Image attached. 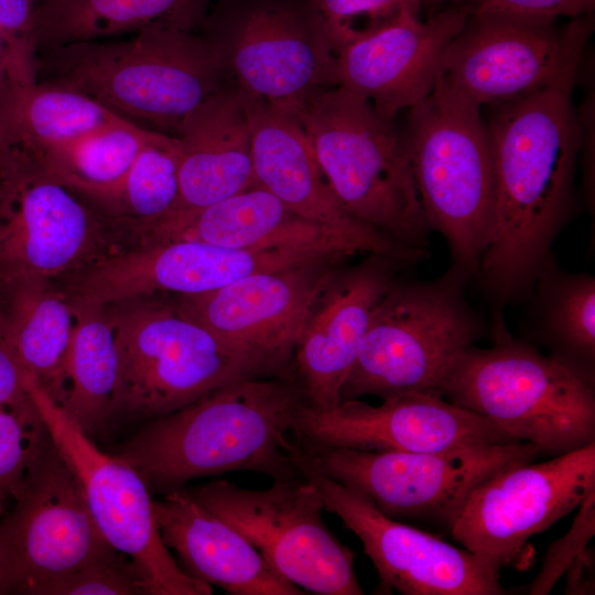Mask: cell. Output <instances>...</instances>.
Returning a JSON list of instances; mask_svg holds the SVG:
<instances>
[{
    "label": "cell",
    "instance_id": "cell-7",
    "mask_svg": "<svg viewBox=\"0 0 595 595\" xmlns=\"http://www.w3.org/2000/svg\"><path fill=\"white\" fill-rule=\"evenodd\" d=\"M470 278L454 264L434 280L394 278L372 310L339 402L407 393L443 398L446 376L482 333L465 298Z\"/></svg>",
    "mask_w": 595,
    "mask_h": 595
},
{
    "label": "cell",
    "instance_id": "cell-4",
    "mask_svg": "<svg viewBox=\"0 0 595 595\" xmlns=\"http://www.w3.org/2000/svg\"><path fill=\"white\" fill-rule=\"evenodd\" d=\"M293 113L345 210L390 241L429 252L431 229L394 121L342 86L314 93Z\"/></svg>",
    "mask_w": 595,
    "mask_h": 595
},
{
    "label": "cell",
    "instance_id": "cell-17",
    "mask_svg": "<svg viewBox=\"0 0 595 595\" xmlns=\"http://www.w3.org/2000/svg\"><path fill=\"white\" fill-rule=\"evenodd\" d=\"M332 257L347 258L339 252L309 248L238 249L195 240L142 244L74 274L66 295L101 306L156 293L194 295L250 274Z\"/></svg>",
    "mask_w": 595,
    "mask_h": 595
},
{
    "label": "cell",
    "instance_id": "cell-20",
    "mask_svg": "<svg viewBox=\"0 0 595 595\" xmlns=\"http://www.w3.org/2000/svg\"><path fill=\"white\" fill-rule=\"evenodd\" d=\"M293 434L328 446L391 452H440L516 441L487 418L423 393L400 394L379 405L351 399L331 410L307 403L296 414Z\"/></svg>",
    "mask_w": 595,
    "mask_h": 595
},
{
    "label": "cell",
    "instance_id": "cell-16",
    "mask_svg": "<svg viewBox=\"0 0 595 595\" xmlns=\"http://www.w3.org/2000/svg\"><path fill=\"white\" fill-rule=\"evenodd\" d=\"M595 490V442L552 459L527 462L478 485L451 534L499 573L527 540L576 509Z\"/></svg>",
    "mask_w": 595,
    "mask_h": 595
},
{
    "label": "cell",
    "instance_id": "cell-15",
    "mask_svg": "<svg viewBox=\"0 0 595 595\" xmlns=\"http://www.w3.org/2000/svg\"><path fill=\"white\" fill-rule=\"evenodd\" d=\"M592 32L591 14L563 28L469 17L447 50L441 77L480 108L574 86Z\"/></svg>",
    "mask_w": 595,
    "mask_h": 595
},
{
    "label": "cell",
    "instance_id": "cell-43",
    "mask_svg": "<svg viewBox=\"0 0 595 595\" xmlns=\"http://www.w3.org/2000/svg\"><path fill=\"white\" fill-rule=\"evenodd\" d=\"M445 1H463V0H422V7L433 6V4L442 3Z\"/></svg>",
    "mask_w": 595,
    "mask_h": 595
},
{
    "label": "cell",
    "instance_id": "cell-19",
    "mask_svg": "<svg viewBox=\"0 0 595 595\" xmlns=\"http://www.w3.org/2000/svg\"><path fill=\"white\" fill-rule=\"evenodd\" d=\"M344 260L332 257L250 274L210 292L178 296L175 305L227 343L292 374L312 306Z\"/></svg>",
    "mask_w": 595,
    "mask_h": 595
},
{
    "label": "cell",
    "instance_id": "cell-27",
    "mask_svg": "<svg viewBox=\"0 0 595 595\" xmlns=\"http://www.w3.org/2000/svg\"><path fill=\"white\" fill-rule=\"evenodd\" d=\"M73 328L69 300L51 282L0 289V339L58 404L66 393L65 364Z\"/></svg>",
    "mask_w": 595,
    "mask_h": 595
},
{
    "label": "cell",
    "instance_id": "cell-40",
    "mask_svg": "<svg viewBox=\"0 0 595 595\" xmlns=\"http://www.w3.org/2000/svg\"><path fill=\"white\" fill-rule=\"evenodd\" d=\"M32 403L22 367L0 339V408H21Z\"/></svg>",
    "mask_w": 595,
    "mask_h": 595
},
{
    "label": "cell",
    "instance_id": "cell-23",
    "mask_svg": "<svg viewBox=\"0 0 595 595\" xmlns=\"http://www.w3.org/2000/svg\"><path fill=\"white\" fill-rule=\"evenodd\" d=\"M245 97L251 160L259 186L299 216L360 241L370 253L389 256L403 263L424 260L426 252L390 241L345 210L331 190L293 112L260 99Z\"/></svg>",
    "mask_w": 595,
    "mask_h": 595
},
{
    "label": "cell",
    "instance_id": "cell-36",
    "mask_svg": "<svg viewBox=\"0 0 595 595\" xmlns=\"http://www.w3.org/2000/svg\"><path fill=\"white\" fill-rule=\"evenodd\" d=\"M42 595H148L132 561L111 545L47 586Z\"/></svg>",
    "mask_w": 595,
    "mask_h": 595
},
{
    "label": "cell",
    "instance_id": "cell-39",
    "mask_svg": "<svg viewBox=\"0 0 595 595\" xmlns=\"http://www.w3.org/2000/svg\"><path fill=\"white\" fill-rule=\"evenodd\" d=\"M577 508L578 511L569 531L549 545L539 574L528 586V594H549L574 559L587 548L588 542L594 537L595 490Z\"/></svg>",
    "mask_w": 595,
    "mask_h": 595
},
{
    "label": "cell",
    "instance_id": "cell-3",
    "mask_svg": "<svg viewBox=\"0 0 595 595\" xmlns=\"http://www.w3.org/2000/svg\"><path fill=\"white\" fill-rule=\"evenodd\" d=\"M34 74L35 82L79 91L127 120L173 137L188 113L232 83L199 33L162 24L41 48Z\"/></svg>",
    "mask_w": 595,
    "mask_h": 595
},
{
    "label": "cell",
    "instance_id": "cell-14",
    "mask_svg": "<svg viewBox=\"0 0 595 595\" xmlns=\"http://www.w3.org/2000/svg\"><path fill=\"white\" fill-rule=\"evenodd\" d=\"M109 545L48 436L0 518V594L42 595Z\"/></svg>",
    "mask_w": 595,
    "mask_h": 595
},
{
    "label": "cell",
    "instance_id": "cell-30",
    "mask_svg": "<svg viewBox=\"0 0 595 595\" xmlns=\"http://www.w3.org/2000/svg\"><path fill=\"white\" fill-rule=\"evenodd\" d=\"M2 109L9 145L36 153L125 119L79 91L39 82L6 79Z\"/></svg>",
    "mask_w": 595,
    "mask_h": 595
},
{
    "label": "cell",
    "instance_id": "cell-38",
    "mask_svg": "<svg viewBox=\"0 0 595 595\" xmlns=\"http://www.w3.org/2000/svg\"><path fill=\"white\" fill-rule=\"evenodd\" d=\"M472 18L551 24L592 14L595 0H463Z\"/></svg>",
    "mask_w": 595,
    "mask_h": 595
},
{
    "label": "cell",
    "instance_id": "cell-34",
    "mask_svg": "<svg viewBox=\"0 0 595 595\" xmlns=\"http://www.w3.org/2000/svg\"><path fill=\"white\" fill-rule=\"evenodd\" d=\"M336 54L345 46L396 22L419 13L422 0H307Z\"/></svg>",
    "mask_w": 595,
    "mask_h": 595
},
{
    "label": "cell",
    "instance_id": "cell-25",
    "mask_svg": "<svg viewBox=\"0 0 595 595\" xmlns=\"http://www.w3.org/2000/svg\"><path fill=\"white\" fill-rule=\"evenodd\" d=\"M161 538L191 577L230 595H301L304 591L277 574L234 527L180 488L153 499Z\"/></svg>",
    "mask_w": 595,
    "mask_h": 595
},
{
    "label": "cell",
    "instance_id": "cell-22",
    "mask_svg": "<svg viewBox=\"0 0 595 595\" xmlns=\"http://www.w3.org/2000/svg\"><path fill=\"white\" fill-rule=\"evenodd\" d=\"M403 263L369 253L358 264L339 267L316 298L300 339L291 369L317 410L339 404L340 389L355 363L376 304Z\"/></svg>",
    "mask_w": 595,
    "mask_h": 595
},
{
    "label": "cell",
    "instance_id": "cell-1",
    "mask_svg": "<svg viewBox=\"0 0 595 595\" xmlns=\"http://www.w3.org/2000/svg\"><path fill=\"white\" fill-rule=\"evenodd\" d=\"M574 86L486 107L495 174L491 236L476 275L500 302L526 296L553 263L552 244L572 218L585 144Z\"/></svg>",
    "mask_w": 595,
    "mask_h": 595
},
{
    "label": "cell",
    "instance_id": "cell-31",
    "mask_svg": "<svg viewBox=\"0 0 595 595\" xmlns=\"http://www.w3.org/2000/svg\"><path fill=\"white\" fill-rule=\"evenodd\" d=\"M165 136L123 119L34 153L57 181L96 205L121 181L142 149Z\"/></svg>",
    "mask_w": 595,
    "mask_h": 595
},
{
    "label": "cell",
    "instance_id": "cell-29",
    "mask_svg": "<svg viewBox=\"0 0 595 595\" xmlns=\"http://www.w3.org/2000/svg\"><path fill=\"white\" fill-rule=\"evenodd\" d=\"M69 303L74 328L65 364L66 393L61 405L93 439L106 430L112 416L119 375L116 335L106 306L73 300Z\"/></svg>",
    "mask_w": 595,
    "mask_h": 595
},
{
    "label": "cell",
    "instance_id": "cell-10",
    "mask_svg": "<svg viewBox=\"0 0 595 595\" xmlns=\"http://www.w3.org/2000/svg\"><path fill=\"white\" fill-rule=\"evenodd\" d=\"M198 33L250 98L294 112L337 86L336 57L307 0H214Z\"/></svg>",
    "mask_w": 595,
    "mask_h": 595
},
{
    "label": "cell",
    "instance_id": "cell-11",
    "mask_svg": "<svg viewBox=\"0 0 595 595\" xmlns=\"http://www.w3.org/2000/svg\"><path fill=\"white\" fill-rule=\"evenodd\" d=\"M25 388L55 448L73 473L104 539L139 570L148 595H209L212 585L187 575L164 544L151 490L141 474L96 446L64 408L23 370Z\"/></svg>",
    "mask_w": 595,
    "mask_h": 595
},
{
    "label": "cell",
    "instance_id": "cell-9",
    "mask_svg": "<svg viewBox=\"0 0 595 595\" xmlns=\"http://www.w3.org/2000/svg\"><path fill=\"white\" fill-rule=\"evenodd\" d=\"M293 440L294 451L305 464L383 515L436 520L450 530L478 485L541 453L536 444L522 441L440 452H391L328 446L295 434Z\"/></svg>",
    "mask_w": 595,
    "mask_h": 595
},
{
    "label": "cell",
    "instance_id": "cell-33",
    "mask_svg": "<svg viewBox=\"0 0 595 595\" xmlns=\"http://www.w3.org/2000/svg\"><path fill=\"white\" fill-rule=\"evenodd\" d=\"M178 159L180 143L173 136L147 145L121 181L96 206L139 229L159 221L177 198Z\"/></svg>",
    "mask_w": 595,
    "mask_h": 595
},
{
    "label": "cell",
    "instance_id": "cell-44",
    "mask_svg": "<svg viewBox=\"0 0 595 595\" xmlns=\"http://www.w3.org/2000/svg\"><path fill=\"white\" fill-rule=\"evenodd\" d=\"M3 513H4V512L0 509V518H1V516H2Z\"/></svg>",
    "mask_w": 595,
    "mask_h": 595
},
{
    "label": "cell",
    "instance_id": "cell-5",
    "mask_svg": "<svg viewBox=\"0 0 595 595\" xmlns=\"http://www.w3.org/2000/svg\"><path fill=\"white\" fill-rule=\"evenodd\" d=\"M442 390L451 403L541 453L558 456L595 442L594 378L515 339L500 316L494 344L466 349Z\"/></svg>",
    "mask_w": 595,
    "mask_h": 595
},
{
    "label": "cell",
    "instance_id": "cell-41",
    "mask_svg": "<svg viewBox=\"0 0 595 595\" xmlns=\"http://www.w3.org/2000/svg\"><path fill=\"white\" fill-rule=\"evenodd\" d=\"M594 556L586 548L567 567L565 594H594Z\"/></svg>",
    "mask_w": 595,
    "mask_h": 595
},
{
    "label": "cell",
    "instance_id": "cell-26",
    "mask_svg": "<svg viewBox=\"0 0 595 595\" xmlns=\"http://www.w3.org/2000/svg\"><path fill=\"white\" fill-rule=\"evenodd\" d=\"M142 244L195 240L238 249L309 248L369 253L360 241L305 219L256 186L173 223L141 230Z\"/></svg>",
    "mask_w": 595,
    "mask_h": 595
},
{
    "label": "cell",
    "instance_id": "cell-12",
    "mask_svg": "<svg viewBox=\"0 0 595 595\" xmlns=\"http://www.w3.org/2000/svg\"><path fill=\"white\" fill-rule=\"evenodd\" d=\"M209 511L240 532L284 580L320 595L364 594L355 553L324 522V505L305 479H274L246 489L226 479L188 488Z\"/></svg>",
    "mask_w": 595,
    "mask_h": 595
},
{
    "label": "cell",
    "instance_id": "cell-28",
    "mask_svg": "<svg viewBox=\"0 0 595 595\" xmlns=\"http://www.w3.org/2000/svg\"><path fill=\"white\" fill-rule=\"evenodd\" d=\"M214 0H35V52L152 25L199 32Z\"/></svg>",
    "mask_w": 595,
    "mask_h": 595
},
{
    "label": "cell",
    "instance_id": "cell-24",
    "mask_svg": "<svg viewBox=\"0 0 595 595\" xmlns=\"http://www.w3.org/2000/svg\"><path fill=\"white\" fill-rule=\"evenodd\" d=\"M175 138L180 143L177 198L165 217L147 227L173 223L259 186L251 160L247 101L236 84L188 113Z\"/></svg>",
    "mask_w": 595,
    "mask_h": 595
},
{
    "label": "cell",
    "instance_id": "cell-8",
    "mask_svg": "<svg viewBox=\"0 0 595 595\" xmlns=\"http://www.w3.org/2000/svg\"><path fill=\"white\" fill-rule=\"evenodd\" d=\"M108 311L119 355L112 415L153 420L238 379L281 374L183 314L141 301Z\"/></svg>",
    "mask_w": 595,
    "mask_h": 595
},
{
    "label": "cell",
    "instance_id": "cell-35",
    "mask_svg": "<svg viewBox=\"0 0 595 595\" xmlns=\"http://www.w3.org/2000/svg\"><path fill=\"white\" fill-rule=\"evenodd\" d=\"M47 439L46 426L34 403L0 408V509L3 512L22 489Z\"/></svg>",
    "mask_w": 595,
    "mask_h": 595
},
{
    "label": "cell",
    "instance_id": "cell-13",
    "mask_svg": "<svg viewBox=\"0 0 595 595\" xmlns=\"http://www.w3.org/2000/svg\"><path fill=\"white\" fill-rule=\"evenodd\" d=\"M104 224L31 150L0 154V289L74 275L105 253Z\"/></svg>",
    "mask_w": 595,
    "mask_h": 595
},
{
    "label": "cell",
    "instance_id": "cell-18",
    "mask_svg": "<svg viewBox=\"0 0 595 595\" xmlns=\"http://www.w3.org/2000/svg\"><path fill=\"white\" fill-rule=\"evenodd\" d=\"M293 446V445H292ZM302 477L324 509L363 543L381 584L404 595H501L499 573L468 550L392 519L358 494L305 464L291 448Z\"/></svg>",
    "mask_w": 595,
    "mask_h": 595
},
{
    "label": "cell",
    "instance_id": "cell-37",
    "mask_svg": "<svg viewBox=\"0 0 595 595\" xmlns=\"http://www.w3.org/2000/svg\"><path fill=\"white\" fill-rule=\"evenodd\" d=\"M35 0H0V56L12 83L35 82Z\"/></svg>",
    "mask_w": 595,
    "mask_h": 595
},
{
    "label": "cell",
    "instance_id": "cell-32",
    "mask_svg": "<svg viewBox=\"0 0 595 595\" xmlns=\"http://www.w3.org/2000/svg\"><path fill=\"white\" fill-rule=\"evenodd\" d=\"M537 285L536 326L552 348L551 356L594 378L595 278L566 273L554 262L547 267Z\"/></svg>",
    "mask_w": 595,
    "mask_h": 595
},
{
    "label": "cell",
    "instance_id": "cell-21",
    "mask_svg": "<svg viewBox=\"0 0 595 595\" xmlns=\"http://www.w3.org/2000/svg\"><path fill=\"white\" fill-rule=\"evenodd\" d=\"M463 8L422 20L411 12L336 54L337 86L368 100L394 121L434 89L447 50L468 21Z\"/></svg>",
    "mask_w": 595,
    "mask_h": 595
},
{
    "label": "cell",
    "instance_id": "cell-6",
    "mask_svg": "<svg viewBox=\"0 0 595 595\" xmlns=\"http://www.w3.org/2000/svg\"><path fill=\"white\" fill-rule=\"evenodd\" d=\"M400 138L431 230L446 240L453 264L476 278L495 216V174L482 108L441 75L407 110Z\"/></svg>",
    "mask_w": 595,
    "mask_h": 595
},
{
    "label": "cell",
    "instance_id": "cell-42",
    "mask_svg": "<svg viewBox=\"0 0 595 595\" xmlns=\"http://www.w3.org/2000/svg\"><path fill=\"white\" fill-rule=\"evenodd\" d=\"M6 74L0 56V154L9 147L8 142V136H7V129H6V122L3 118V109H2V97H3V88L6 84Z\"/></svg>",
    "mask_w": 595,
    "mask_h": 595
},
{
    "label": "cell",
    "instance_id": "cell-2",
    "mask_svg": "<svg viewBox=\"0 0 595 595\" xmlns=\"http://www.w3.org/2000/svg\"><path fill=\"white\" fill-rule=\"evenodd\" d=\"M307 403L293 374L238 379L150 420L113 454L163 494L235 470L299 478L289 432Z\"/></svg>",
    "mask_w": 595,
    "mask_h": 595
}]
</instances>
